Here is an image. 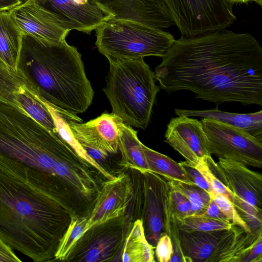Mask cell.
I'll use <instances>...</instances> for the list:
<instances>
[{
  "mask_svg": "<svg viewBox=\"0 0 262 262\" xmlns=\"http://www.w3.org/2000/svg\"><path fill=\"white\" fill-rule=\"evenodd\" d=\"M19 258L9 245L0 237V262H20Z\"/></svg>",
  "mask_w": 262,
  "mask_h": 262,
  "instance_id": "d6a6232c",
  "label": "cell"
},
{
  "mask_svg": "<svg viewBox=\"0 0 262 262\" xmlns=\"http://www.w3.org/2000/svg\"><path fill=\"white\" fill-rule=\"evenodd\" d=\"M194 167L205 178L214 194L223 195L233 203L234 195L224 183L220 168L211 156H205L200 158Z\"/></svg>",
  "mask_w": 262,
  "mask_h": 262,
  "instance_id": "cb8c5ba5",
  "label": "cell"
},
{
  "mask_svg": "<svg viewBox=\"0 0 262 262\" xmlns=\"http://www.w3.org/2000/svg\"><path fill=\"white\" fill-rule=\"evenodd\" d=\"M51 14L64 30L88 34L113 16L95 0H32Z\"/></svg>",
  "mask_w": 262,
  "mask_h": 262,
  "instance_id": "7c38bea8",
  "label": "cell"
},
{
  "mask_svg": "<svg viewBox=\"0 0 262 262\" xmlns=\"http://www.w3.org/2000/svg\"><path fill=\"white\" fill-rule=\"evenodd\" d=\"M142 148L149 170L167 180L194 184L180 163L147 147L143 143Z\"/></svg>",
  "mask_w": 262,
  "mask_h": 262,
  "instance_id": "603a6c76",
  "label": "cell"
},
{
  "mask_svg": "<svg viewBox=\"0 0 262 262\" xmlns=\"http://www.w3.org/2000/svg\"><path fill=\"white\" fill-rule=\"evenodd\" d=\"M226 186L234 195L233 205L248 224L251 234L262 233V175L241 162L219 158Z\"/></svg>",
  "mask_w": 262,
  "mask_h": 262,
  "instance_id": "9c48e42d",
  "label": "cell"
},
{
  "mask_svg": "<svg viewBox=\"0 0 262 262\" xmlns=\"http://www.w3.org/2000/svg\"><path fill=\"white\" fill-rule=\"evenodd\" d=\"M95 31L96 46L107 58L162 57L175 41L163 29L128 20L112 18Z\"/></svg>",
  "mask_w": 262,
  "mask_h": 262,
  "instance_id": "5b68a950",
  "label": "cell"
},
{
  "mask_svg": "<svg viewBox=\"0 0 262 262\" xmlns=\"http://www.w3.org/2000/svg\"><path fill=\"white\" fill-rule=\"evenodd\" d=\"M169 181L188 199L191 204L192 215H202L205 212L211 199L207 191L195 184Z\"/></svg>",
  "mask_w": 262,
  "mask_h": 262,
  "instance_id": "4316f807",
  "label": "cell"
},
{
  "mask_svg": "<svg viewBox=\"0 0 262 262\" xmlns=\"http://www.w3.org/2000/svg\"><path fill=\"white\" fill-rule=\"evenodd\" d=\"M87 216H74L58 245L54 261H65L74 245L87 229Z\"/></svg>",
  "mask_w": 262,
  "mask_h": 262,
  "instance_id": "d4e9b609",
  "label": "cell"
},
{
  "mask_svg": "<svg viewBox=\"0 0 262 262\" xmlns=\"http://www.w3.org/2000/svg\"><path fill=\"white\" fill-rule=\"evenodd\" d=\"M202 215L209 218L231 223V222L228 219L226 216L221 211L212 198H211V201L206 211Z\"/></svg>",
  "mask_w": 262,
  "mask_h": 262,
  "instance_id": "836d02e7",
  "label": "cell"
},
{
  "mask_svg": "<svg viewBox=\"0 0 262 262\" xmlns=\"http://www.w3.org/2000/svg\"><path fill=\"white\" fill-rule=\"evenodd\" d=\"M182 36L193 37L226 29L236 20L226 0H163Z\"/></svg>",
  "mask_w": 262,
  "mask_h": 262,
  "instance_id": "52a82bcc",
  "label": "cell"
},
{
  "mask_svg": "<svg viewBox=\"0 0 262 262\" xmlns=\"http://www.w3.org/2000/svg\"><path fill=\"white\" fill-rule=\"evenodd\" d=\"M67 120L73 137L80 145L110 154H116L119 150L120 125L123 122L114 114L103 113L83 123Z\"/></svg>",
  "mask_w": 262,
  "mask_h": 262,
  "instance_id": "e0dca14e",
  "label": "cell"
},
{
  "mask_svg": "<svg viewBox=\"0 0 262 262\" xmlns=\"http://www.w3.org/2000/svg\"><path fill=\"white\" fill-rule=\"evenodd\" d=\"M185 262H240L252 242L239 227L208 231H180Z\"/></svg>",
  "mask_w": 262,
  "mask_h": 262,
  "instance_id": "8992f818",
  "label": "cell"
},
{
  "mask_svg": "<svg viewBox=\"0 0 262 262\" xmlns=\"http://www.w3.org/2000/svg\"><path fill=\"white\" fill-rule=\"evenodd\" d=\"M23 32L40 39L61 41L66 40L69 31L64 30L59 23L32 0H29L8 11Z\"/></svg>",
  "mask_w": 262,
  "mask_h": 262,
  "instance_id": "ac0fdd59",
  "label": "cell"
},
{
  "mask_svg": "<svg viewBox=\"0 0 262 262\" xmlns=\"http://www.w3.org/2000/svg\"><path fill=\"white\" fill-rule=\"evenodd\" d=\"M133 184L130 174L117 173L112 180L102 184L91 212L87 215V229L92 226L125 215L133 196Z\"/></svg>",
  "mask_w": 262,
  "mask_h": 262,
  "instance_id": "4fadbf2b",
  "label": "cell"
},
{
  "mask_svg": "<svg viewBox=\"0 0 262 262\" xmlns=\"http://www.w3.org/2000/svg\"><path fill=\"white\" fill-rule=\"evenodd\" d=\"M240 262H262V235L246 247Z\"/></svg>",
  "mask_w": 262,
  "mask_h": 262,
  "instance_id": "4dcf8cb0",
  "label": "cell"
},
{
  "mask_svg": "<svg viewBox=\"0 0 262 262\" xmlns=\"http://www.w3.org/2000/svg\"><path fill=\"white\" fill-rule=\"evenodd\" d=\"M155 247L147 241L141 219L135 220L125 237L120 261L154 262Z\"/></svg>",
  "mask_w": 262,
  "mask_h": 262,
  "instance_id": "44dd1931",
  "label": "cell"
},
{
  "mask_svg": "<svg viewBox=\"0 0 262 262\" xmlns=\"http://www.w3.org/2000/svg\"><path fill=\"white\" fill-rule=\"evenodd\" d=\"M107 59L110 70L103 91L112 113L127 125L145 129L160 90L154 72L144 58Z\"/></svg>",
  "mask_w": 262,
  "mask_h": 262,
  "instance_id": "277c9868",
  "label": "cell"
},
{
  "mask_svg": "<svg viewBox=\"0 0 262 262\" xmlns=\"http://www.w3.org/2000/svg\"><path fill=\"white\" fill-rule=\"evenodd\" d=\"M23 32L8 11L0 12V60L17 70Z\"/></svg>",
  "mask_w": 262,
  "mask_h": 262,
  "instance_id": "ffe728a7",
  "label": "cell"
},
{
  "mask_svg": "<svg viewBox=\"0 0 262 262\" xmlns=\"http://www.w3.org/2000/svg\"><path fill=\"white\" fill-rule=\"evenodd\" d=\"M20 4V0H0V12L9 11Z\"/></svg>",
  "mask_w": 262,
  "mask_h": 262,
  "instance_id": "e575fe53",
  "label": "cell"
},
{
  "mask_svg": "<svg viewBox=\"0 0 262 262\" xmlns=\"http://www.w3.org/2000/svg\"><path fill=\"white\" fill-rule=\"evenodd\" d=\"M170 198L176 217H185L193 214L191 206L188 199L177 189L169 180Z\"/></svg>",
  "mask_w": 262,
  "mask_h": 262,
  "instance_id": "f1b7e54d",
  "label": "cell"
},
{
  "mask_svg": "<svg viewBox=\"0 0 262 262\" xmlns=\"http://www.w3.org/2000/svg\"><path fill=\"white\" fill-rule=\"evenodd\" d=\"M0 103L26 113L52 133L58 134L52 115L31 79L19 68L0 60Z\"/></svg>",
  "mask_w": 262,
  "mask_h": 262,
  "instance_id": "8fae6325",
  "label": "cell"
},
{
  "mask_svg": "<svg viewBox=\"0 0 262 262\" xmlns=\"http://www.w3.org/2000/svg\"><path fill=\"white\" fill-rule=\"evenodd\" d=\"M155 254L160 262H169L173 253L171 239L166 233H163L155 246Z\"/></svg>",
  "mask_w": 262,
  "mask_h": 262,
  "instance_id": "f546056e",
  "label": "cell"
},
{
  "mask_svg": "<svg viewBox=\"0 0 262 262\" xmlns=\"http://www.w3.org/2000/svg\"><path fill=\"white\" fill-rule=\"evenodd\" d=\"M112 19L135 21L158 29L174 23L163 0H95Z\"/></svg>",
  "mask_w": 262,
  "mask_h": 262,
  "instance_id": "2e32d148",
  "label": "cell"
},
{
  "mask_svg": "<svg viewBox=\"0 0 262 262\" xmlns=\"http://www.w3.org/2000/svg\"><path fill=\"white\" fill-rule=\"evenodd\" d=\"M228 3L233 5L235 3H246L248 2H255L258 5L262 6V0H226Z\"/></svg>",
  "mask_w": 262,
  "mask_h": 262,
  "instance_id": "d590c367",
  "label": "cell"
},
{
  "mask_svg": "<svg viewBox=\"0 0 262 262\" xmlns=\"http://www.w3.org/2000/svg\"><path fill=\"white\" fill-rule=\"evenodd\" d=\"M18 68L47 103L67 119L82 122L77 115L91 105L94 91L76 47L66 40L49 41L23 32Z\"/></svg>",
  "mask_w": 262,
  "mask_h": 262,
  "instance_id": "3957f363",
  "label": "cell"
},
{
  "mask_svg": "<svg viewBox=\"0 0 262 262\" xmlns=\"http://www.w3.org/2000/svg\"><path fill=\"white\" fill-rule=\"evenodd\" d=\"M20 2H21V4L23 3H26L27 2V1H28L29 0H20Z\"/></svg>",
  "mask_w": 262,
  "mask_h": 262,
  "instance_id": "8d00e7d4",
  "label": "cell"
},
{
  "mask_svg": "<svg viewBox=\"0 0 262 262\" xmlns=\"http://www.w3.org/2000/svg\"><path fill=\"white\" fill-rule=\"evenodd\" d=\"M179 163L185 169L187 174L195 185L205 190L210 195H212L214 194L212 189L207 182L195 167L191 165L186 161Z\"/></svg>",
  "mask_w": 262,
  "mask_h": 262,
  "instance_id": "1f68e13d",
  "label": "cell"
},
{
  "mask_svg": "<svg viewBox=\"0 0 262 262\" xmlns=\"http://www.w3.org/2000/svg\"><path fill=\"white\" fill-rule=\"evenodd\" d=\"M161 58L154 77L168 93L188 90L216 105H262V48L249 33L182 36Z\"/></svg>",
  "mask_w": 262,
  "mask_h": 262,
  "instance_id": "6da1fadb",
  "label": "cell"
},
{
  "mask_svg": "<svg viewBox=\"0 0 262 262\" xmlns=\"http://www.w3.org/2000/svg\"><path fill=\"white\" fill-rule=\"evenodd\" d=\"M59 187L38 170L0 155V237L34 262L54 261L74 216Z\"/></svg>",
  "mask_w": 262,
  "mask_h": 262,
  "instance_id": "7a4b0ae2",
  "label": "cell"
},
{
  "mask_svg": "<svg viewBox=\"0 0 262 262\" xmlns=\"http://www.w3.org/2000/svg\"><path fill=\"white\" fill-rule=\"evenodd\" d=\"M177 115L209 118L233 126L250 135L262 140V111L248 114H238L223 112L217 107L209 110H187L176 108Z\"/></svg>",
  "mask_w": 262,
  "mask_h": 262,
  "instance_id": "d6986e66",
  "label": "cell"
},
{
  "mask_svg": "<svg viewBox=\"0 0 262 262\" xmlns=\"http://www.w3.org/2000/svg\"><path fill=\"white\" fill-rule=\"evenodd\" d=\"M134 221L128 210L123 216L92 226L77 240L65 261H120L124 242Z\"/></svg>",
  "mask_w": 262,
  "mask_h": 262,
  "instance_id": "ba28073f",
  "label": "cell"
},
{
  "mask_svg": "<svg viewBox=\"0 0 262 262\" xmlns=\"http://www.w3.org/2000/svg\"><path fill=\"white\" fill-rule=\"evenodd\" d=\"M137 132L122 122L120 125L118 149L121 155L119 165L123 169L149 170Z\"/></svg>",
  "mask_w": 262,
  "mask_h": 262,
  "instance_id": "7402d4cb",
  "label": "cell"
},
{
  "mask_svg": "<svg viewBox=\"0 0 262 262\" xmlns=\"http://www.w3.org/2000/svg\"><path fill=\"white\" fill-rule=\"evenodd\" d=\"M165 142L180 154L194 167L202 157L211 156L201 122L180 115L172 118L167 125Z\"/></svg>",
  "mask_w": 262,
  "mask_h": 262,
  "instance_id": "9a60e30c",
  "label": "cell"
},
{
  "mask_svg": "<svg viewBox=\"0 0 262 262\" xmlns=\"http://www.w3.org/2000/svg\"><path fill=\"white\" fill-rule=\"evenodd\" d=\"M141 172L143 197L141 219L147 241L155 247L165 233V204L169 186L167 180L157 173L150 170Z\"/></svg>",
  "mask_w": 262,
  "mask_h": 262,
  "instance_id": "5bb4252c",
  "label": "cell"
},
{
  "mask_svg": "<svg viewBox=\"0 0 262 262\" xmlns=\"http://www.w3.org/2000/svg\"><path fill=\"white\" fill-rule=\"evenodd\" d=\"M180 231L186 232L208 231L231 228L233 225L203 215H191L185 217L175 216Z\"/></svg>",
  "mask_w": 262,
  "mask_h": 262,
  "instance_id": "484cf974",
  "label": "cell"
},
{
  "mask_svg": "<svg viewBox=\"0 0 262 262\" xmlns=\"http://www.w3.org/2000/svg\"><path fill=\"white\" fill-rule=\"evenodd\" d=\"M221 211L231 223L239 227L250 236L252 242L254 241L251 237V230L248 224L242 218L233 204L225 196L219 194L211 195Z\"/></svg>",
  "mask_w": 262,
  "mask_h": 262,
  "instance_id": "83f0119b",
  "label": "cell"
},
{
  "mask_svg": "<svg viewBox=\"0 0 262 262\" xmlns=\"http://www.w3.org/2000/svg\"><path fill=\"white\" fill-rule=\"evenodd\" d=\"M201 122L210 155L262 168V140L217 120L203 118Z\"/></svg>",
  "mask_w": 262,
  "mask_h": 262,
  "instance_id": "30bf717a",
  "label": "cell"
}]
</instances>
